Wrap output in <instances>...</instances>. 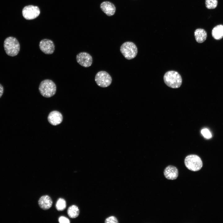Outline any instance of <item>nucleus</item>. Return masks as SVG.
Segmentation results:
<instances>
[{"instance_id": "f03ea898", "label": "nucleus", "mask_w": 223, "mask_h": 223, "mask_svg": "<svg viewBox=\"0 0 223 223\" xmlns=\"http://www.w3.org/2000/svg\"><path fill=\"white\" fill-rule=\"evenodd\" d=\"M165 83L172 88H179L182 83V79L180 75L177 72L169 71L166 72L164 76Z\"/></svg>"}, {"instance_id": "f257e3e1", "label": "nucleus", "mask_w": 223, "mask_h": 223, "mask_svg": "<svg viewBox=\"0 0 223 223\" xmlns=\"http://www.w3.org/2000/svg\"><path fill=\"white\" fill-rule=\"evenodd\" d=\"M3 46L6 54L10 56H16L20 51V43L16 38L13 37H9L5 39Z\"/></svg>"}, {"instance_id": "6ab92c4d", "label": "nucleus", "mask_w": 223, "mask_h": 223, "mask_svg": "<svg viewBox=\"0 0 223 223\" xmlns=\"http://www.w3.org/2000/svg\"><path fill=\"white\" fill-rule=\"evenodd\" d=\"M201 133L205 138L209 139L212 138V134L209 130L206 128L203 129L201 130Z\"/></svg>"}, {"instance_id": "aec40b11", "label": "nucleus", "mask_w": 223, "mask_h": 223, "mask_svg": "<svg viewBox=\"0 0 223 223\" xmlns=\"http://www.w3.org/2000/svg\"><path fill=\"white\" fill-rule=\"evenodd\" d=\"M105 222L106 223H118V221L115 217L112 216L107 218L105 220Z\"/></svg>"}, {"instance_id": "4be33fe9", "label": "nucleus", "mask_w": 223, "mask_h": 223, "mask_svg": "<svg viewBox=\"0 0 223 223\" xmlns=\"http://www.w3.org/2000/svg\"><path fill=\"white\" fill-rule=\"evenodd\" d=\"M4 89L3 85L0 83V98L2 96L4 93Z\"/></svg>"}, {"instance_id": "39448f33", "label": "nucleus", "mask_w": 223, "mask_h": 223, "mask_svg": "<svg viewBox=\"0 0 223 223\" xmlns=\"http://www.w3.org/2000/svg\"><path fill=\"white\" fill-rule=\"evenodd\" d=\"M184 163L188 169L193 171H198L203 166V162L200 158L196 155L187 156L185 159Z\"/></svg>"}, {"instance_id": "f3484780", "label": "nucleus", "mask_w": 223, "mask_h": 223, "mask_svg": "<svg viewBox=\"0 0 223 223\" xmlns=\"http://www.w3.org/2000/svg\"><path fill=\"white\" fill-rule=\"evenodd\" d=\"M66 207L65 200L63 198H59L57 201L56 204V208L58 211H62L64 210Z\"/></svg>"}, {"instance_id": "a211bd4d", "label": "nucleus", "mask_w": 223, "mask_h": 223, "mask_svg": "<svg viewBox=\"0 0 223 223\" xmlns=\"http://www.w3.org/2000/svg\"><path fill=\"white\" fill-rule=\"evenodd\" d=\"M205 6L209 9L216 8L218 4L217 0H205Z\"/></svg>"}, {"instance_id": "423d86ee", "label": "nucleus", "mask_w": 223, "mask_h": 223, "mask_svg": "<svg viewBox=\"0 0 223 223\" xmlns=\"http://www.w3.org/2000/svg\"><path fill=\"white\" fill-rule=\"evenodd\" d=\"M95 81L99 86L105 88L109 86L112 83V78L110 74L105 71H100L96 74Z\"/></svg>"}, {"instance_id": "4468645a", "label": "nucleus", "mask_w": 223, "mask_h": 223, "mask_svg": "<svg viewBox=\"0 0 223 223\" xmlns=\"http://www.w3.org/2000/svg\"><path fill=\"white\" fill-rule=\"evenodd\" d=\"M194 36L196 42L199 43L204 42L207 37L206 31L202 28H197L194 32Z\"/></svg>"}, {"instance_id": "20e7f679", "label": "nucleus", "mask_w": 223, "mask_h": 223, "mask_svg": "<svg viewBox=\"0 0 223 223\" xmlns=\"http://www.w3.org/2000/svg\"><path fill=\"white\" fill-rule=\"evenodd\" d=\"M120 50L124 57L128 60L135 58L138 52L136 45L130 42H127L123 43L120 46Z\"/></svg>"}, {"instance_id": "7ed1b4c3", "label": "nucleus", "mask_w": 223, "mask_h": 223, "mask_svg": "<svg viewBox=\"0 0 223 223\" xmlns=\"http://www.w3.org/2000/svg\"><path fill=\"white\" fill-rule=\"evenodd\" d=\"M39 90L43 97L50 98L54 96L56 91V86L53 81L45 79L42 81L39 86Z\"/></svg>"}, {"instance_id": "ddd939ff", "label": "nucleus", "mask_w": 223, "mask_h": 223, "mask_svg": "<svg viewBox=\"0 0 223 223\" xmlns=\"http://www.w3.org/2000/svg\"><path fill=\"white\" fill-rule=\"evenodd\" d=\"M38 204L42 209L46 210L51 207L52 204V201L49 196L45 195L40 198L38 201Z\"/></svg>"}, {"instance_id": "1a4fd4ad", "label": "nucleus", "mask_w": 223, "mask_h": 223, "mask_svg": "<svg viewBox=\"0 0 223 223\" xmlns=\"http://www.w3.org/2000/svg\"><path fill=\"white\" fill-rule=\"evenodd\" d=\"M39 47L40 50L47 55L52 54L55 50V46L53 42L51 40L44 39L39 42Z\"/></svg>"}, {"instance_id": "dca6fc26", "label": "nucleus", "mask_w": 223, "mask_h": 223, "mask_svg": "<svg viewBox=\"0 0 223 223\" xmlns=\"http://www.w3.org/2000/svg\"><path fill=\"white\" fill-rule=\"evenodd\" d=\"M67 213L70 218H76L78 216L79 214V210L77 206L72 205L68 208Z\"/></svg>"}, {"instance_id": "f8f14e48", "label": "nucleus", "mask_w": 223, "mask_h": 223, "mask_svg": "<svg viewBox=\"0 0 223 223\" xmlns=\"http://www.w3.org/2000/svg\"><path fill=\"white\" fill-rule=\"evenodd\" d=\"M178 175L177 169L176 167L172 165L168 166L164 171L165 177L169 180H173L176 179Z\"/></svg>"}, {"instance_id": "6e6552de", "label": "nucleus", "mask_w": 223, "mask_h": 223, "mask_svg": "<svg viewBox=\"0 0 223 223\" xmlns=\"http://www.w3.org/2000/svg\"><path fill=\"white\" fill-rule=\"evenodd\" d=\"M77 62L81 66L85 68L90 66L93 62L92 56L86 52H81L76 56Z\"/></svg>"}, {"instance_id": "0eeeda50", "label": "nucleus", "mask_w": 223, "mask_h": 223, "mask_svg": "<svg viewBox=\"0 0 223 223\" xmlns=\"http://www.w3.org/2000/svg\"><path fill=\"white\" fill-rule=\"evenodd\" d=\"M40 10L37 6L29 5L25 7L23 9L22 14L23 17L27 20L34 19L40 15Z\"/></svg>"}, {"instance_id": "9b49d317", "label": "nucleus", "mask_w": 223, "mask_h": 223, "mask_svg": "<svg viewBox=\"0 0 223 223\" xmlns=\"http://www.w3.org/2000/svg\"><path fill=\"white\" fill-rule=\"evenodd\" d=\"M100 7L102 11L108 16H111L114 14L116 8L115 6L112 2L108 1H104L100 5Z\"/></svg>"}, {"instance_id": "412c9836", "label": "nucleus", "mask_w": 223, "mask_h": 223, "mask_svg": "<svg viewBox=\"0 0 223 223\" xmlns=\"http://www.w3.org/2000/svg\"><path fill=\"white\" fill-rule=\"evenodd\" d=\"M58 221L60 223H69L70 222L69 220L64 216L60 217L59 218Z\"/></svg>"}, {"instance_id": "2eb2a0df", "label": "nucleus", "mask_w": 223, "mask_h": 223, "mask_svg": "<svg viewBox=\"0 0 223 223\" xmlns=\"http://www.w3.org/2000/svg\"><path fill=\"white\" fill-rule=\"evenodd\" d=\"M212 37L216 40L223 38V25L220 24L215 27L212 30Z\"/></svg>"}, {"instance_id": "9d476101", "label": "nucleus", "mask_w": 223, "mask_h": 223, "mask_svg": "<svg viewBox=\"0 0 223 223\" xmlns=\"http://www.w3.org/2000/svg\"><path fill=\"white\" fill-rule=\"evenodd\" d=\"M63 119L61 113L56 111L51 112L48 117V120L49 123L55 126L60 124L62 121Z\"/></svg>"}]
</instances>
